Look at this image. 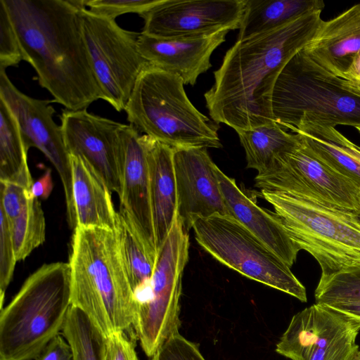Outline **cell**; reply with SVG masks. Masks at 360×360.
<instances>
[{
	"label": "cell",
	"mask_w": 360,
	"mask_h": 360,
	"mask_svg": "<svg viewBox=\"0 0 360 360\" xmlns=\"http://www.w3.org/2000/svg\"><path fill=\"white\" fill-rule=\"evenodd\" d=\"M322 11L236 42L226 51L204 94L212 120L235 131L274 122L272 94L290 60L314 38Z\"/></svg>",
	"instance_id": "obj_1"
},
{
	"label": "cell",
	"mask_w": 360,
	"mask_h": 360,
	"mask_svg": "<svg viewBox=\"0 0 360 360\" xmlns=\"http://www.w3.org/2000/svg\"><path fill=\"white\" fill-rule=\"evenodd\" d=\"M23 60L39 85L65 109H86L103 99L94 72L79 9L69 0H4Z\"/></svg>",
	"instance_id": "obj_2"
},
{
	"label": "cell",
	"mask_w": 360,
	"mask_h": 360,
	"mask_svg": "<svg viewBox=\"0 0 360 360\" xmlns=\"http://www.w3.org/2000/svg\"><path fill=\"white\" fill-rule=\"evenodd\" d=\"M73 231L68 262L71 305L84 311L105 337L135 333L136 302L116 231L82 226Z\"/></svg>",
	"instance_id": "obj_3"
},
{
	"label": "cell",
	"mask_w": 360,
	"mask_h": 360,
	"mask_svg": "<svg viewBox=\"0 0 360 360\" xmlns=\"http://www.w3.org/2000/svg\"><path fill=\"white\" fill-rule=\"evenodd\" d=\"M71 307L68 262L43 264L1 309L0 360H32L63 330Z\"/></svg>",
	"instance_id": "obj_4"
},
{
	"label": "cell",
	"mask_w": 360,
	"mask_h": 360,
	"mask_svg": "<svg viewBox=\"0 0 360 360\" xmlns=\"http://www.w3.org/2000/svg\"><path fill=\"white\" fill-rule=\"evenodd\" d=\"M182 79L153 65L139 77L124 108L139 131L173 149L220 148L219 124L188 98Z\"/></svg>",
	"instance_id": "obj_5"
},
{
	"label": "cell",
	"mask_w": 360,
	"mask_h": 360,
	"mask_svg": "<svg viewBox=\"0 0 360 360\" xmlns=\"http://www.w3.org/2000/svg\"><path fill=\"white\" fill-rule=\"evenodd\" d=\"M276 122L292 130L304 122L360 126V97L314 63L302 49L284 67L272 94Z\"/></svg>",
	"instance_id": "obj_6"
},
{
	"label": "cell",
	"mask_w": 360,
	"mask_h": 360,
	"mask_svg": "<svg viewBox=\"0 0 360 360\" xmlns=\"http://www.w3.org/2000/svg\"><path fill=\"white\" fill-rule=\"evenodd\" d=\"M291 239L318 262L326 278L360 263V221L354 212L283 192L261 191Z\"/></svg>",
	"instance_id": "obj_7"
},
{
	"label": "cell",
	"mask_w": 360,
	"mask_h": 360,
	"mask_svg": "<svg viewBox=\"0 0 360 360\" xmlns=\"http://www.w3.org/2000/svg\"><path fill=\"white\" fill-rule=\"evenodd\" d=\"M198 243L220 263L252 280L307 301L306 288L289 267L231 215L196 219Z\"/></svg>",
	"instance_id": "obj_8"
},
{
	"label": "cell",
	"mask_w": 360,
	"mask_h": 360,
	"mask_svg": "<svg viewBox=\"0 0 360 360\" xmlns=\"http://www.w3.org/2000/svg\"><path fill=\"white\" fill-rule=\"evenodd\" d=\"M188 231L176 213L158 250L149 292L136 306L134 330L148 357L179 332L182 276L188 260Z\"/></svg>",
	"instance_id": "obj_9"
},
{
	"label": "cell",
	"mask_w": 360,
	"mask_h": 360,
	"mask_svg": "<svg viewBox=\"0 0 360 360\" xmlns=\"http://www.w3.org/2000/svg\"><path fill=\"white\" fill-rule=\"evenodd\" d=\"M91 65L104 101L117 111L124 110L135 84L150 63L142 56L140 33L120 27L114 20L79 10Z\"/></svg>",
	"instance_id": "obj_10"
},
{
	"label": "cell",
	"mask_w": 360,
	"mask_h": 360,
	"mask_svg": "<svg viewBox=\"0 0 360 360\" xmlns=\"http://www.w3.org/2000/svg\"><path fill=\"white\" fill-rule=\"evenodd\" d=\"M255 181L261 191L287 193L348 212L360 210V187L319 160L300 139L257 173Z\"/></svg>",
	"instance_id": "obj_11"
},
{
	"label": "cell",
	"mask_w": 360,
	"mask_h": 360,
	"mask_svg": "<svg viewBox=\"0 0 360 360\" xmlns=\"http://www.w3.org/2000/svg\"><path fill=\"white\" fill-rule=\"evenodd\" d=\"M360 321L315 303L295 314L276 352L291 360H353Z\"/></svg>",
	"instance_id": "obj_12"
},
{
	"label": "cell",
	"mask_w": 360,
	"mask_h": 360,
	"mask_svg": "<svg viewBox=\"0 0 360 360\" xmlns=\"http://www.w3.org/2000/svg\"><path fill=\"white\" fill-rule=\"evenodd\" d=\"M0 98L16 118L26 150L39 149L53 164L60 178L66 203L67 219L73 230L77 227L72 188L70 155L66 150L60 125L53 116L52 101L32 98L20 91L0 70Z\"/></svg>",
	"instance_id": "obj_13"
},
{
	"label": "cell",
	"mask_w": 360,
	"mask_h": 360,
	"mask_svg": "<svg viewBox=\"0 0 360 360\" xmlns=\"http://www.w3.org/2000/svg\"><path fill=\"white\" fill-rule=\"evenodd\" d=\"M246 0H162L141 17V33L157 38L204 37L239 28Z\"/></svg>",
	"instance_id": "obj_14"
},
{
	"label": "cell",
	"mask_w": 360,
	"mask_h": 360,
	"mask_svg": "<svg viewBox=\"0 0 360 360\" xmlns=\"http://www.w3.org/2000/svg\"><path fill=\"white\" fill-rule=\"evenodd\" d=\"M122 124L89 112L86 109H65L60 127L69 155L83 158L103 179L111 192L122 190L121 148Z\"/></svg>",
	"instance_id": "obj_15"
},
{
	"label": "cell",
	"mask_w": 360,
	"mask_h": 360,
	"mask_svg": "<svg viewBox=\"0 0 360 360\" xmlns=\"http://www.w3.org/2000/svg\"><path fill=\"white\" fill-rule=\"evenodd\" d=\"M177 213L188 231L199 218L229 212L216 174L217 165L206 148L174 149Z\"/></svg>",
	"instance_id": "obj_16"
},
{
	"label": "cell",
	"mask_w": 360,
	"mask_h": 360,
	"mask_svg": "<svg viewBox=\"0 0 360 360\" xmlns=\"http://www.w3.org/2000/svg\"><path fill=\"white\" fill-rule=\"evenodd\" d=\"M119 136L122 166L120 211L129 219L147 250L157 261L158 250L143 135H140L133 125L122 124Z\"/></svg>",
	"instance_id": "obj_17"
},
{
	"label": "cell",
	"mask_w": 360,
	"mask_h": 360,
	"mask_svg": "<svg viewBox=\"0 0 360 360\" xmlns=\"http://www.w3.org/2000/svg\"><path fill=\"white\" fill-rule=\"evenodd\" d=\"M229 30L188 38L163 39L140 33L138 46L150 65L179 77L184 84L195 85L198 77L211 67V55Z\"/></svg>",
	"instance_id": "obj_18"
},
{
	"label": "cell",
	"mask_w": 360,
	"mask_h": 360,
	"mask_svg": "<svg viewBox=\"0 0 360 360\" xmlns=\"http://www.w3.org/2000/svg\"><path fill=\"white\" fill-rule=\"evenodd\" d=\"M216 174L229 215L291 267L300 248L291 239L278 215L259 206L256 200L242 190L234 179L226 175L217 166Z\"/></svg>",
	"instance_id": "obj_19"
},
{
	"label": "cell",
	"mask_w": 360,
	"mask_h": 360,
	"mask_svg": "<svg viewBox=\"0 0 360 360\" xmlns=\"http://www.w3.org/2000/svg\"><path fill=\"white\" fill-rule=\"evenodd\" d=\"M302 51L325 71L340 78L360 53V3L330 20H323Z\"/></svg>",
	"instance_id": "obj_20"
},
{
	"label": "cell",
	"mask_w": 360,
	"mask_h": 360,
	"mask_svg": "<svg viewBox=\"0 0 360 360\" xmlns=\"http://www.w3.org/2000/svg\"><path fill=\"white\" fill-rule=\"evenodd\" d=\"M150 180L156 248L162 247L177 213V192L171 147L143 134Z\"/></svg>",
	"instance_id": "obj_21"
},
{
	"label": "cell",
	"mask_w": 360,
	"mask_h": 360,
	"mask_svg": "<svg viewBox=\"0 0 360 360\" xmlns=\"http://www.w3.org/2000/svg\"><path fill=\"white\" fill-rule=\"evenodd\" d=\"M77 226L115 231L118 212L111 191L98 173L81 157L69 155Z\"/></svg>",
	"instance_id": "obj_22"
},
{
	"label": "cell",
	"mask_w": 360,
	"mask_h": 360,
	"mask_svg": "<svg viewBox=\"0 0 360 360\" xmlns=\"http://www.w3.org/2000/svg\"><path fill=\"white\" fill-rule=\"evenodd\" d=\"M321 162L360 187V147L335 127L304 122L290 130Z\"/></svg>",
	"instance_id": "obj_23"
},
{
	"label": "cell",
	"mask_w": 360,
	"mask_h": 360,
	"mask_svg": "<svg viewBox=\"0 0 360 360\" xmlns=\"http://www.w3.org/2000/svg\"><path fill=\"white\" fill-rule=\"evenodd\" d=\"M324 7L322 0H246L238 40L271 31Z\"/></svg>",
	"instance_id": "obj_24"
},
{
	"label": "cell",
	"mask_w": 360,
	"mask_h": 360,
	"mask_svg": "<svg viewBox=\"0 0 360 360\" xmlns=\"http://www.w3.org/2000/svg\"><path fill=\"white\" fill-rule=\"evenodd\" d=\"M116 233L122 259L136 302L147 296L156 260L150 255L126 215L119 211Z\"/></svg>",
	"instance_id": "obj_25"
},
{
	"label": "cell",
	"mask_w": 360,
	"mask_h": 360,
	"mask_svg": "<svg viewBox=\"0 0 360 360\" xmlns=\"http://www.w3.org/2000/svg\"><path fill=\"white\" fill-rule=\"evenodd\" d=\"M236 132L245 152L247 167L258 173L267 169L280 155L300 142L296 134L288 132L276 122Z\"/></svg>",
	"instance_id": "obj_26"
},
{
	"label": "cell",
	"mask_w": 360,
	"mask_h": 360,
	"mask_svg": "<svg viewBox=\"0 0 360 360\" xmlns=\"http://www.w3.org/2000/svg\"><path fill=\"white\" fill-rule=\"evenodd\" d=\"M27 153L16 118L0 98V181L30 189L34 181L28 167Z\"/></svg>",
	"instance_id": "obj_27"
},
{
	"label": "cell",
	"mask_w": 360,
	"mask_h": 360,
	"mask_svg": "<svg viewBox=\"0 0 360 360\" xmlns=\"http://www.w3.org/2000/svg\"><path fill=\"white\" fill-rule=\"evenodd\" d=\"M62 332L72 360H105L106 337L79 308L71 305Z\"/></svg>",
	"instance_id": "obj_28"
},
{
	"label": "cell",
	"mask_w": 360,
	"mask_h": 360,
	"mask_svg": "<svg viewBox=\"0 0 360 360\" xmlns=\"http://www.w3.org/2000/svg\"><path fill=\"white\" fill-rule=\"evenodd\" d=\"M11 225L16 259L21 261L45 241V217L39 199L30 196Z\"/></svg>",
	"instance_id": "obj_29"
},
{
	"label": "cell",
	"mask_w": 360,
	"mask_h": 360,
	"mask_svg": "<svg viewBox=\"0 0 360 360\" xmlns=\"http://www.w3.org/2000/svg\"><path fill=\"white\" fill-rule=\"evenodd\" d=\"M316 303L326 305L360 304V263L326 278H320Z\"/></svg>",
	"instance_id": "obj_30"
},
{
	"label": "cell",
	"mask_w": 360,
	"mask_h": 360,
	"mask_svg": "<svg viewBox=\"0 0 360 360\" xmlns=\"http://www.w3.org/2000/svg\"><path fill=\"white\" fill-rule=\"evenodd\" d=\"M23 60L20 44L4 0H0V70Z\"/></svg>",
	"instance_id": "obj_31"
},
{
	"label": "cell",
	"mask_w": 360,
	"mask_h": 360,
	"mask_svg": "<svg viewBox=\"0 0 360 360\" xmlns=\"http://www.w3.org/2000/svg\"><path fill=\"white\" fill-rule=\"evenodd\" d=\"M0 306L2 309L4 295L18 262L15 253L11 221L0 209Z\"/></svg>",
	"instance_id": "obj_32"
},
{
	"label": "cell",
	"mask_w": 360,
	"mask_h": 360,
	"mask_svg": "<svg viewBox=\"0 0 360 360\" xmlns=\"http://www.w3.org/2000/svg\"><path fill=\"white\" fill-rule=\"evenodd\" d=\"M162 0H86V6L94 14L115 20L125 13L140 16Z\"/></svg>",
	"instance_id": "obj_33"
},
{
	"label": "cell",
	"mask_w": 360,
	"mask_h": 360,
	"mask_svg": "<svg viewBox=\"0 0 360 360\" xmlns=\"http://www.w3.org/2000/svg\"><path fill=\"white\" fill-rule=\"evenodd\" d=\"M151 358V360H205L198 347L179 332L172 335Z\"/></svg>",
	"instance_id": "obj_34"
},
{
	"label": "cell",
	"mask_w": 360,
	"mask_h": 360,
	"mask_svg": "<svg viewBox=\"0 0 360 360\" xmlns=\"http://www.w3.org/2000/svg\"><path fill=\"white\" fill-rule=\"evenodd\" d=\"M30 190L17 184L0 181V209L11 221L26 205Z\"/></svg>",
	"instance_id": "obj_35"
},
{
	"label": "cell",
	"mask_w": 360,
	"mask_h": 360,
	"mask_svg": "<svg viewBox=\"0 0 360 360\" xmlns=\"http://www.w3.org/2000/svg\"><path fill=\"white\" fill-rule=\"evenodd\" d=\"M105 360H139L134 339L123 332L113 333L107 336Z\"/></svg>",
	"instance_id": "obj_36"
},
{
	"label": "cell",
	"mask_w": 360,
	"mask_h": 360,
	"mask_svg": "<svg viewBox=\"0 0 360 360\" xmlns=\"http://www.w3.org/2000/svg\"><path fill=\"white\" fill-rule=\"evenodd\" d=\"M35 360H72V353L66 339L58 334L46 345Z\"/></svg>",
	"instance_id": "obj_37"
},
{
	"label": "cell",
	"mask_w": 360,
	"mask_h": 360,
	"mask_svg": "<svg viewBox=\"0 0 360 360\" xmlns=\"http://www.w3.org/2000/svg\"><path fill=\"white\" fill-rule=\"evenodd\" d=\"M338 79L344 89L360 97V53L354 57L347 70Z\"/></svg>",
	"instance_id": "obj_38"
},
{
	"label": "cell",
	"mask_w": 360,
	"mask_h": 360,
	"mask_svg": "<svg viewBox=\"0 0 360 360\" xmlns=\"http://www.w3.org/2000/svg\"><path fill=\"white\" fill-rule=\"evenodd\" d=\"M53 186L51 172L47 169L38 180L33 183L30 189V193L33 198L46 200L49 197Z\"/></svg>",
	"instance_id": "obj_39"
},
{
	"label": "cell",
	"mask_w": 360,
	"mask_h": 360,
	"mask_svg": "<svg viewBox=\"0 0 360 360\" xmlns=\"http://www.w3.org/2000/svg\"><path fill=\"white\" fill-rule=\"evenodd\" d=\"M328 306L360 321V304H339Z\"/></svg>",
	"instance_id": "obj_40"
},
{
	"label": "cell",
	"mask_w": 360,
	"mask_h": 360,
	"mask_svg": "<svg viewBox=\"0 0 360 360\" xmlns=\"http://www.w3.org/2000/svg\"><path fill=\"white\" fill-rule=\"evenodd\" d=\"M353 360H360V349L356 352Z\"/></svg>",
	"instance_id": "obj_41"
},
{
	"label": "cell",
	"mask_w": 360,
	"mask_h": 360,
	"mask_svg": "<svg viewBox=\"0 0 360 360\" xmlns=\"http://www.w3.org/2000/svg\"><path fill=\"white\" fill-rule=\"evenodd\" d=\"M354 213H355V214L356 215L357 219H359V221H360V210H359V212H354Z\"/></svg>",
	"instance_id": "obj_42"
},
{
	"label": "cell",
	"mask_w": 360,
	"mask_h": 360,
	"mask_svg": "<svg viewBox=\"0 0 360 360\" xmlns=\"http://www.w3.org/2000/svg\"><path fill=\"white\" fill-rule=\"evenodd\" d=\"M358 132L360 134V126L355 127Z\"/></svg>",
	"instance_id": "obj_43"
}]
</instances>
